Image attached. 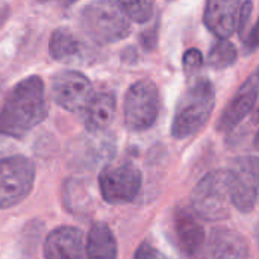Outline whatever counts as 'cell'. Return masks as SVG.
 Listing matches in <instances>:
<instances>
[{
  "label": "cell",
  "instance_id": "6da1fadb",
  "mask_svg": "<svg viewBox=\"0 0 259 259\" xmlns=\"http://www.w3.org/2000/svg\"><path fill=\"white\" fill-rule=\"evenodd\" d=\"M49 114L46 87L39 76L20 80L0 109V135L23 138Z\"/></svg>",
  "mask_w": 259,
  "mask_h": 259
},
{
  "label": "cell",
  "instance_id": "7a4b0ae2",
  "mask_svg": "<svg viewBox=\"0 0 259 259\" xmlns=\"http://www.w3.org/2000/svg\"><path fill=\"white\" fill-rule=\"evenodd\" d=\"M215 106V88L206 77L193 80L181 96L171 123V135L185 140L197 134L209 120Z\"/></svg>",
  "mask_w": 259,
  "mask_h": 259
},
{
  "label": "cell",
  "instance_id": "3957f363",
  "mask_svg": "<svg viewBox=\"0 0 259 259\" xmlns=\"http://www.w3.org/2000/svg\"><path fill=\"white\" fill-rule=\"evenodd\" d=\"M80 26L85 35L97 44H111L124 39L131 32V20L118 2H93L80 12Z\"/></svg>",
  "mask_w": 259,
  "mask_h": 259
},
{
  "label": "cell",
  "instance_id": "277c9868",
  "mask_svg": "<svg viewBox=\"0 0 259 259\" xmlns=\"http://www.w3.org/2000/svg\"><path fill=\"white\" fill-rule=\"evenodd\" d=\"M194 214L206 222L226 220L231 215L232 199L228 170H215L205 175L191 193Z\"/></svg>",
  "mask_w": 259,
  "mask_h": 259
},
{
  "label": "cell",
  "instance_id": "5b68a950",
  "mask_svg": "<svg viewBox=\"0 0 259 259\" xmlns=\"http://www.w3.org/2000/svg\"><path fill=\"white\" fill-rule=\"evenodd\" d=\"M161 108V97L155 82L141 79L131 85L124 96L123 115L124 124L132 132H144L150 129Z\"/></svg>",
  "mask_w": 259,
  "mask_h": 259
},
{
  "label": "cell",
  "instance_id": "8992f818",
  "mask_svg": "<svg viewBox=\"0 0 259 259\" xmlns=\"http://www.w3.org/2000/svg\"><path fill=\"white\" fill-rule=\"evenodd\" d=\"M35 165L23 155L0 158V209L23 202L33 188Z\"/></svg>",
  "mask_w": 259,
  "mask_h": 259
},
{
  "label": "cell",
  "instance_id": "52a82bcc",
  "mask_svg": "<svg viewBox=\"0 0 259 259\" xmlns=\"http://www.w3.org/2000/svg\"><path fill=\"white\" fill-rule=\"evenodd\" d=\"M143 184L141 171L131 162L109 164L99 175V188L103 200L111 205L132 202Z\"/></svg>",
  "mask_w": 259,
  "mask_h": 259
},
{
  "label": "cell",
  "instance_id": "ba28073f",
  "mask_svg": "<svg viewBox=\"0 0 259 259\" xmlns=\"http://www.w3.org/2000/svg\"><path fill=\"white\" fill-rule=\"evenodd\" d=\"M232 206L240 212H252L259 196V158L240 156L228 170Z\"/></svg>",
  "mask_w": 259,
  "mask_h": 259
},
{
  "label": "cell",
  "instance_id": "9c48e42d",
  "mask_svg": "<svg viewBox=\"0 0 259 259\" xmlns=\"http://www.w3.org/2000/svg\"><path fill=\"white\" fill-rule=\"evenodd\" d=\"M52 96L65 111H83L94 97L91 80L80 71L64 70L52 79Z\"/></svg>",
  "mask_w": 259,
  "mask_h": 259
},
{
  "label": "cell",
  "instance_id": "30bf717a",
  "mask_svg": "<svg viewBox=\"0 0 259 259\" xmlns=\"http://www.w3.org/2000/svg\"><path fill=\"white\" fill-rule=\"evenodd\" d=\"M259 96V68L253 71L226 105L217 120V131L228 134L235 129L255 108Z\"/></svg>",
  "mask_w": 259,
  "mask_h": 259
},
{
  "label": "cell",
  "instance_id": "8fae6325",
  "mask_svg": "<svg viewBox=\"0 0 259 259\" xmlns=\"http://www.w3.org/2000/svg\"><path fill=\"white\" fill-rule=\"evenodd\" d=\"M44 256L46 259H85L82 231L62 226L50 232L44 243Z\"/></svg>",
  "mask_w": 259,
  "mask_h": 259
},
{
  "label": "cell",
  "instance_id": "7c38bea8",
  "mask_svg": "<svg viewBox=\"0 0 259 259\" xmlns=\"http://www.w3.org/2000/svg\"><path fill=\"white\" fill-rule=\"evenodd\" d=\"M240 8L241 2L211 0L205 6L203 21L219 39H228L238 27Z\"/></svg>",
  "mask_w": 259,
  "mask_h": 259
},
{
  "label": "cell",
  "instance_id": "4fadbf2b",
  "mask_svg": "<svg viewBox=\"0 0 259 259\" xmlns=\"http://www.w3.org/2000/svg\"><path fill=\"white\" fill-rule=\"evenodd\" d=\"M249 250L243 235L235 231L214 229L205 243L202 259H247Z\"/></svg>",
  "mask_w": 259,
  "mask_h": 259
},
{
  "label": "cell",
  "instance_id": "5bb4252c",
  "mask_svg": "<svg viewBox=\"0 0 259 259\" xmlns=\"http://www.w3.org/2000/svg\"><path fill=\"white\" fill-rule=\"evenodd\" d=\"M175 234L181 252L188 258L202 255L205 247V231L199 220L188 209L179 208L175 212Z\"/></svg>",
  "mask_w": 259,
  "mask_h": 259
},
{
  "label": "cell",
  "instance_id": "9a60e30c",
  "mask_svg": "<svg viewBox=\"0 0 259 259\" xmlns=\"http://www.w3.org/2000/svg\"><path fill=\"white\" fill-rule=\"evenodd\" d=\"M49 50L55 59L65 64H85L91 58V47L67 27H59L52 33Z\"/></svg>",
  "mask_w": 259,
  "mask_h": 259
},
{
  "label": "cell",
  "instance_id": "2e32d148",
  "mask_svg": "<svg viewBox=\"0 0 259 259\" xmlns=\"http://www.w3.org/2000/svg\"><path fill=\"white\" fill-rule=\"evenodd\" d=\"M115 97L111 93L94 94L93 100L83 109V123L88 132L99 134L108 129L115 115Z\"/></svg>",
  "mask_w": 259,
  "mask_h": 259
},
{
  "label": "cell",
  "instance_id": "e0dca14e",
  "mask_svg": "<svg viewBox=\"0 0 259 259\" xmlns=\"http://www.w3.org/2000/svg\"><path fill=\"white\" fill-rule=\"evenodd\" d=\"M117 253L118 246L114 232L102 222L94 223L87 235V259H117Z\"/></svg>",
  "mask_w": 259,
  "mask_h": 259
},
{
  "label": "cell",
  "instance_id": "ac0fdd59",
  "mask_svg": "<svg viewBox=\"0 0 259 259\" xmlns=\"http://www.w3.org/2000/svg\"><path fill=\"white\" fill-rule=\"evenodd\" d=\"M237 61V49L229 39H219L208 55L209 67L215 70H225Z\"/></svg>",
  "mask_w": 259,
  "mask_h": 259
},
{
  "label": "cell",
  "instance_id": "d6986e66",
  "mask_svg": "<svg viewBox=\"0 0 259 259\" xmlns=\"http://www.w3.org/2000/svg\"><path fill=\"white\" fill-rule=\"evenodd\" d=\"M118 3L131 21L146 23L153 15V3L152 2H118Z\"/></svg>",
  "mask_w": 259,
  "mask_h": 259
},
{
  "label": "cell",
  "instance_id": "ffe728a7",
  "mask_svg": "<svg viewBox=\"0 0 259 259\" xmlns=\"http://www.w3.org/2000/svg\"><path fill=\"white\" fill-rule=\"evenodd\" d=\"M202 65H203V58H202L200 50L190 49V50L185 52V55H184V70L188 74H193L194 71L202 68Z\"/></svg>",
  "mask_w": 259,
  "mask_h": 259
},
{
  "label": "cell",
  "instance_id": "44dd1931",
  "mask_svg": "<svg viewBox=\"0 0 259 259\" xmlns=\"http://www.w3.org/2000/svg\"><path fill=\"white\" fill-rule=\"evenodd\" d=\"M134 259H167L156 247H153L152 244L149 243H143L137 252H135V256Z\"/></svg>",
  "mask_w": 259,
  "mask_h": 259
},
{
  "label": "cell",
  "instance_id": "7402d4cb",
  "mask_svg": "<svg viewBox=\"0 0 259 259\" xmlns=\"http://www.w3.org/2000/svg\"><path fill=\"white\" fill-rule=\"evenodd\" d=\"M252 9H253V3L252 2H241V8H240V15H238V27L237 30L243 35L246 27H247V23L250 20V15H252Z\"/></svg>",
  "mask_w": 259,
  "mask_h": 259
},
{
  "label": "cell",
  "instance_id": "603a6c76",
  "mask_svg": "<svg viewBox=\"0 0 259 259\" xmlns=\"http://www.w3.org/2000/svg\"><path fill=\"white\" fill-rule=\"evenodd\" d=\"M244 47L247 52H253L259 47V18L256 24L252 27V30L247 33V36L244 39Z\"/></svg>",
  "mask_w": 259,
  "mask_h": 259
},
{
  "label": "cell",
  "instance_id": "cb8c5ba5",
  "mask_svg": "<svg viewBox=\"0 0 259 259\" xmlns=\"http://www.w3.org/2000/svg\"><path fill=\"white\" fill-rule=\"evenodd\" d=\"M253 143H255V147L259 150V131H258V134L255 135V141H253Z\"/></svg>",
  "mask_w": 259,
  "mask_h": 259
},
{
  "label": "cell",
  "instance_id": "d4e9b609",
  "mask_svg": "<svg viewBox=\"0 0 259 259\" xmlns=\"http://www.w3.org/2000/svg\"><path fill=\"white\" fill-rule=\"evenodd\" d=\"M256 240H258V244H259V228H258V231H256Z\"/></svg>",
  "mask_w": 259,
  "mask_h": 259
},
{
  "label": "cell",
  "instance_id": "484cf974",
  "mask_svg": "<svg viewBox=\"0 0 259 259\" xmlns=\"http://www.w3.org/2000/svg\"><path fill=\"white\" fill-rule=\"evenodd\" d=\"M256 118H258V121H259V109H258V112H256Z\"/></svg>",
  "mask_w": 259,
  "mask_h": 259
}]
</instances>
